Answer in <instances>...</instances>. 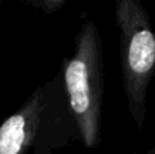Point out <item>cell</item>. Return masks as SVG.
<instances>
[{"instance_id":"5b68a950","label":"cell","mask_w":155,"mask_h":154,"mask_svg":"<svg viewBox=\"0 0 155 154\" xmlns=\"http://www.w3.org/2000/svg\"><path fill=\"white\" fill-rule=\"evenodd\" d=\"M148 154H155V145L154 147H151V148L148 150Z\"/></svg>"},{"instance_id":"6da1fadb","label":"cell","mask_w":155,"mask_h":154,"mask_svg":"<svg viewBox=\"0 0 155 154\" xmlns=\"http://www.w3.org/2000/svg\"><path fill=\"white\" fill-rule=\"evenodd\" d=\"M63 89L80 141L95 148L101 135L104 101V59L100 32L86 21L75 36V50L63 63Z\"/></svg>"},{"instance_id":"3957f363","label":"cell","mask_w":155,"mask_h":154,"mask_svg":"<svg viewBox=\"0 0 155 154\" xmlns=\"http://www.w3.org/2000/svg\"><path fill=\"white\" fill-rule=\"evenodd\" d=\"M51 85L41 86L0 124V154H27L44 132V118L51 104Z\"/></svg>"},{"instance_id":"277c9868","label":"cell","mask_w":155,"mask_h":154,"mask_svg":"<svg viewBox=\"0 0 155 154\" xmlns=\"http://www.w3.org/2000/svg\"><path fill=\"white\" fill-rule=\"evenodd\" d=\"M33 5L35 6H38L41 11H44V12H54V11H57L60 6H63L65 5V0H42V2H33Z\"/></svg>"},{"instance_id":"7a4b0ae2","label":"cell","mask_w":155,"mask_h":154,"mask_svg":"<svg viewBox=\"0 0 155 154\" xmlns=\"http://www.w3.org/2000/svg\"><path fill=\"white\" fill-rule=\"evenodd\" d=\"M119 29L120 67L128 112L143 128L148 88L155 74V32L145 6L137 0H120L114 9Z\"/></svg>"}]
</instances>
